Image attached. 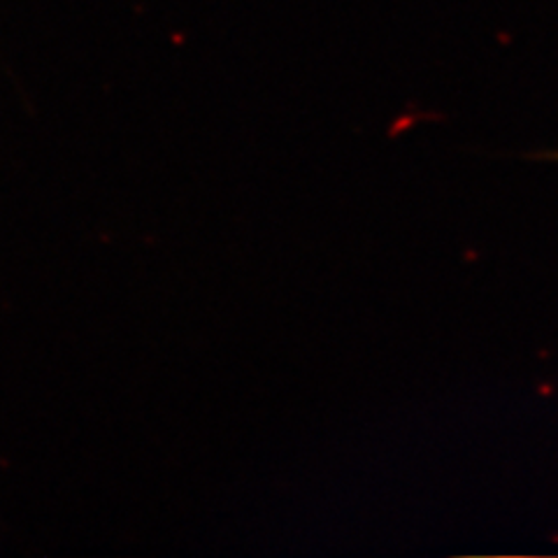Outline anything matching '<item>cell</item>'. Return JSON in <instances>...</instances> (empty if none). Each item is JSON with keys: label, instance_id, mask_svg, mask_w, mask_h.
Here are the masks:
<instances>
[{"label": "cell", "instance_id": "6da1fadb", "mask_svg": "<svg viewBox=\"0 0 558 558\" xmlns=\"http://www.w3.org/2000/svg\"><path fill=\"white\" fill-rule=\"evenodd\" d=\"M547 159H554V161H558V151H554V154H547Z\"/></svg>", "mask_w": 558, "mask_h": 558}]
</instances>
